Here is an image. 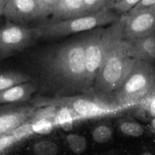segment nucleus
<instances>
[{
  "instance_id": "7ed1b4c3",
  "label": "nucleus",
  "mask_w": 155,
  "mask_h": 155,
  "mask_svg": "<svg viewBox=\"0 0 155 155\" xmlns=\"http://www.w3.org/2000/svg\"><path fill=\"white\" fill-rule=\"evenodd\" d=\"M125 15L108 28H99L86 35V66L87 84L93 92L94 81L108 52L124 38Z\"/></svg>"
},
{
  "instance_id": "0eeeda50",
  "label": "nucleus",
  "mask_w": 155,
  "mask_h": 155,
  "mask_svg": "<svg viewBox=\"0 0 155 155\" xmlns=\"http://www.w3.org/2000/svg\"><path fill=\"white\" fill-rule=\"evenodd\" d=\"M40 38L41 33L38 26L28 28L7 20L0 27V61L30 47Z\"/></svg>"
},
{
  "instance_id": "2f4dec72",
  "label": "nucleus",
  "mask_w": 155,
  "mask_h": 155,
  "mask_svg": "<svg viewBox=\"0 0 155 155\" xmlns=\"http://www.w3.org/2000/svg\"><path fill=\"white\" fill-rule=\"evenodd\" d=\"M108 155H116V154H108Z\"/></svg>"
},
{
  "instance_id": "bb28decb",
  "label": "nucleus",
  "mask_w": 155,
  "mask_h": 155,
  "mask_svg": "<svg viewBox=\"0 0 155 155\" xmlns=\"http://www.w3.org/2000/svg\"><path fill=\"white\" fill-rule=\"evenodd\" d=\"M147 110L153 119L155 118V96L149 101L147 104Z\"/></svg>"
},
{
  "instance_id": "412c9836",
  "label": "nucleus",
  "mask_w": 155,
  "mask_h": 155,
  "mask_svg": "<svg viewBox=\"0 0 155 155\" xmlns=\"http://www.w3.org/2000/svg\"><path fill=\"white\" fill-rule=\"evenodd\" d=\"M117 0H84L88 14L111 9Z\"/></svg>"
},
{
  "instance_id": "6e6552de",
  "label": "nucleus",
  "mask_w": 155,
  "mask_h": 155,
  "mask_svg": "<svg viewBox=\"0 0 155 155\" xmlns=\"http://www.w3.org/2000/svg\"><path fill=\"white\" fill-rule=\"evenodd\" d=\"M51 16L40 0H9L3 17L15 24L24 25Z\"/></svg>"
},
{
  "instance_id": "9b49d317",
  "label": "nucleus",
  "mask_w": 155,
  "mask_h": 155,
  "mask_svg": "<svg viewBox=\"0 0 155 155\" xmlns=\"http://www.w3.org/2000/svg\"><path fill=\"white\" fill-rule=\"evenodd\" d=\"M36 91V84L31 81L15 85L0 92V105L17 104L28 101Z\"/></svg>"
},
{
  "instance_id": "f03ea898",
  "label": "nucleus",
  "mask_w": 155,
  "mask_h": 155,
  "mask_svg": "<svg viewBox=\"0 0 155 155\" xmlns=\"http://www.w3.org/2000/svg\"><path fill=\"white\" fill-rule=\"evenodd\" d=\"M137 61L131 55L130 42L123 38L106 55L95 79L93 92L101 97L114 94L130 74Z\"/></svg>"
},
{
  "instance_id": "39448f33",
  "label": "nucleus",
  "mask_w": 155,
  "mask_h": 155,
  "mask_svg": "<svg viewBox=\"0 0 155 155\" xmlns=\"http://www.w3.org/2000/svg\"><path fill=\"white\" fill-rule=\"evenodd\" d=\"M121 16L112 9H107L75 18L52 20L38 27L40 30L41 38H55L110 25L119 20Z\"/></svg>"
},
{
  "instance_id": "f257e3e1",
  "label": "nucleus",
  "mask_w": 155,
  "mask_h": 155,
  "mask_svg": "<svg viewBox=\"0 0 155 155\" xmlns=\"http://www.w3.org/2000/svg\"><path fill=\"white\" fill-rule=\"evenodd\" d=\"M86 35L48 50L40 58L46 81L56 96L91 94L87 84Z\"/></svg>"
},
{
  "instance_id": "2eb2a0df",
  "label": "nucleus",
  "mask_w": 155,
  "mask_h": 155,
  "mask_svg": "<svg viewBox=\"0 0 155 155\" xmlns=\"http://www.w3.org/2000/svg\"><path fill=\"white\" fill-rule=\"evenodd\" d=\"M31 81L28 75L17 71H3L0 72V92L6 89Z\"/></svg>"
},
{
  "instance_id": "f8f14e48",
  "label": "nucleus",
  "mask_w": 155,
  "mask_h": 155,
  "mask_svg": "<svg viewBox=\"0 0 155 155\" xmlns=\"http://www.w3.org/2000/svg\"><path fill=\"white\" fill-rule=\"evenodd\" d=\"M89 15L84 0H59L53 10V21L65 20Z\"/></svg>"
},
{
  "instance_id": "a878e982",
  "label": "nucleus",
  "mask_w": 155,
  "mask_h": 155,
  "mask_svg": "<svg viewBox=\"0 0 155 155\" xmlns=\"http://www.w3.org/2000/svg\"><path fill=\"white\" fill-rule=\"evenodd\" d=\"M58 1L59 0H40L42 5L51 12V14L55 6L57 5Z\"/></svg>"
},
{
  "instance_id": "9d476101",
  "label": "nucleus",
  "mask_w": 155,
  "mask_h": 155,
  "mask_svg": "<svg viewBox=\"0 0 155 155\" xmlns=\"http://www.w3.org/2000/svg\"><path fill=\"white\" fill-rule=\"evenodd\" d=\"M35 109L33 105H0V137L8 134L29 121Z\"/></svg>"
},
{
  "instance_id": "5701e85b",
  "label": "nucleus",
  "mask_w": 155,
  "mask_h": 155,
  "mask_svg": "<svg viewBox=\"0 0 155 155\" xmlns=\"http://www.w3.org/2000/svg\"><path fill=\"white\" fill-rule=\"evenodd\" d=\"M11 134L14 136L17 142H19V141L28 138L31 135L33 134L34 132L30 121H28L12 131Z\"/></svg>"
},
{
  "instance_id": "c85d7f7f",
  "label": "nucleus",
  "mask_w": 155,
  "mask_h": 155,
  "mask_svg": "<svg viewBox=\"0 0 155 155\" xmlns=\"http://www.w3.org/2000/svg\"><path fill=\"white\" fill-rule=\"evenodd\" d=\"M151 124H152V127L153 128V129H154L155 131V118H154V119L152 120V123H151Z\"/></svg>"
},
{
  "instance_id": "a211bd4d",
  "label": "nucleus",
  "mask_w": 155,
  "mask_h": 155,
  "mask_svg": "<svg viewBox=\"0 0 155 155\" xmlns=\"http://www.w3.org/2000/svg\"><path fill=\"white\" fill-rule=\"evenodd\" d=\"M119 130L126 136L131 137H141L144 132V129L140 124L133 120L125 119L119 122Z\"/></svg>"
},
{
  "instance_id": "aec40b11",
  "label": "nucleus",
  "mask_w": 155,
  "mask_h": 155,
  "mask_svg": "<svg viewBox=\"0 0 155 155\" xmlns=\"http://www.w3.org/2000/svg\"><path fill=\"white\" fill-rule=\"evenodd\" d=\"M92 137L98 144H106L113 137V129L107 124H100L93 129Z\"/></svg>"
},
{
  "instance_id": "20e7f679",
  "label": "nucleus",
  "mask_w": 155,
  "mask_h": 155,
  "mask_svg": "<svg viewBox=\"0 0 155 155\" xmlns=\"http://www.w3.org/2000/svg\"><path fill=\"white\" fill-rule=\"evenodd\" d=\"M32 105L36 108L46 106L67 107L75 114L78 121L111 115L127 106L110 104L91 94L68 96H40L32 101Z\"/></svg>"
},
{
  "instance_id": "473e14b6",
  "label": "nucleus",
  "mask_w": 155,
  "mask_h": 155,
  "mask_svg": "<svg viewBox=\"0 0 155 155\" xmlns=\"http://www.w3.org/2000/svg\"><path fill=\"white\" fill-rule=\"evenodd\" d=\"M118 1H119V0H117V2H118Z\"/></svg>"
},
{
  "instance_id": "4468645a",
  "label": "nucleus",
  "mask_w": 155,
  "mask_h": 155,
  "mask_svg": "<svg viewBox=\"0 0 155 155\" xmlns=\"http://www.w3.org/2000/svg\"><path fill=\"white\" fill-rule=\"evenodd\" d=\"M75 122H78L76 117L70 108L64 106L57 107V111L54 119L55 127L61 128L65 131H71L73 128Z\"/></svg>"
},
{
  "instance_id": "4be33fe9",
  "label": "nucleus",
  "mask_w": 155,
  "mask_h": 155,
  "mask_svg": "<svg viewBox=\"0 0 155 155\" xmlns=\"http://www.w3.org/2000/svg\"><path fill=\"white\" fill-rule=\"evenodd\" d=\"M141 0H119L112 6L111 9L120 15L127 14Z\"/></svg>"
},
{
  "instance_id": "cd10ccee",
  "label": "nucleus",
  "mask_w": 155,
  "mask_h": 155,
  "mask_svg": "<svg viewBox=\"0 0 155 155\" xmlns=\"http://www.w3.org/2000/svg\"><path fill=\"white\" fill-rule=\"evenodd\" d=\"M8 1L9 0H0V22H1L2 18L3 17L4 12H5V7Z\"/></svg>"
},
{
  "instance_id": "7c9ffc66",
  "label": "nucleus",
  "mask_w": 155,
  "mask_h": 155,
  "mask_svg": "<svg viewBox=\"0 0 155 155\" xmlns=\"http://www.w3.org/2000/svg\"><path fill=\"white\" fill-rule=\"evenodd\" d=\"M155 88V83H154V88Z\"/></svg>"
},
{
  "instance_id": "dca6fc26",
  "label": "nucleus",
  "mask_w": 155,
  "mask_h": 155,
  "mask_svg": "<svg viewBox=\"0 0 155 155\" xmlns=\"http://www.w3.org/2000/svg\"><path fill=\"white\" fill-rule=\"evenodd\" d=\"M32 149L35 155H58L59 152V147L57 143L48 139L35 141Z\"/></svg>"
},
{
  "instance_id": "f3484780",
  "label": "nucleus",
  "mask_w": 155,
  "mask_h": 155,
  "mask_svg": "<svg viewBox=\"0 0 155 155\" xmlns=\"http://www.w3.org/2000/svg\"><path fill=\"white\" fill-rule=\"evenodd\" d=\"M68 146L71 152L75 154H81L86 152L87 140L84 136L78 134H68L65 136Z\"/></svg>"
},
{
  "instance_id": "1a4fd4ad",
  "label": "nucleus",
  "mask_w": 155,
  "mask_h": 155,
  "mask_svg": "<svg viewBox=\"0 0 155 155\" xmlns=\"http://www.w3.org/2000/svg\"><path fill=\"white\" fill-rule=\"evenodd\" d=\"M125 16V40H133L155 33V6L135 12H129Z\"/></svg>"
},
{
  "instance_id": "6ab92c4d",
  "label": "nucleus",
  "mask_w": 155,
  "mask_h": 155,
  "mask_svg": "<svg viewBox=\"0 0 155 155\" xmlns=\"http://www.w3.org/2000/svg\"><path fill=\"white\" fill-rule=\"evenodd\" d=\"M29 121L32 124L34 134L41 135L49 134L55 128L54 119L47 118H38V119H30Z\"/></svg>"
},
{
  "instance_id": "c756f323",
  "label": "nucleus",
  "mask_w": 155,
  "mask_h": 155,
  "mask_svg": "<svg viewBox=\"0 0 155 155\" xmlns=\"http://www.w3.org/2000/svg\"><path fill=\"white\" fill-rule=\"evenodd\" d=\"M141 155H153L152 153H151L150 152H143Z\"/></svg>"
},
{
  "instance_id": "ddd939ff",
  "label": "nucleus",
  "mask_w": 155,
  "mask_h": 155,
  "mask_svg": "<svg viewBox=\"0 0 155 155\" xmlns=\"http://www.w3.org/2000/svg\"><path fill=\"white\" fill-rule=\"evenodd\" d=\"M129 41L134 59L147 63L155 61V33Z\"/></svg>"
},
{
  "instance_id": "423d86ee",
  "label": "nucleus",
  "mask_w": 155,
  "mask_h": 155,
  "mask_svg": "<svg viewBox=\"0 0 155 155\" xmlns=\"http://www.w3.org/2000/svg\"><path fill=\"white\" fill-rule=\"evenodd\" d=\"M154 83L155 70L151 63L137 61L130 74L114 94L115 103L128 106L152 90Z\"/></svg>"
},
{
  "instance_id": "393cba45",
  "label": "nucleus",
  "mask_w": 155,
  "mask_h": 155,
  "mask_svg": "<svg viewBox=\"0 0 155 155\" xmlns=\"http://www.w3.org/2000/svg\"><path fill=\"white\" fill-rule=\"evenodd\" d=\"M155 6V0H141L138 5H137L134 8H133L129 12H138L143 10V9H146L150 7ZM129 13V12H128Z\"/></svg>"
},
{
  "instance_id": "b1692460",
  "label": "nucleus",
  "mask_w": 155,
  "mask_h": 155,
  "mask_svg": "<svg viewBox=\"0 0 155 155\" xmlns=\"http://www.w3.org/2000/svg\"><path fill=\"white\" fill-rule=\"evenodd\" d=\"M17 141L11 133L0 137V154H2L15 145Z\"/></svg>"
}]
</instances>
